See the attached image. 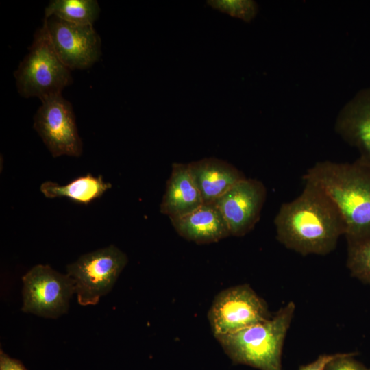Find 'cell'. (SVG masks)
Here are the masks:
<instances>
[{"instance_id":"cell-1","label":"cell","mask_w":370,"mask_h":370,"mask_svg":"<svg viewBox=\"0 0 370 370\" xmlns=\"http://www.w3.org/2000/svg\"><path fill=\"white\" fill-rule=\"evenodd\" d=\"M301 193L283 203L274 219L276 238L302 256L327 255L334 250L345 225L336 205L318 185L303 180Z\"/></svg>"},{"instance_id":"cell-2","label":"cell","mask_w":370,"mask_h":370,"mask_svg":"<svg viewBox=\"0 0 370 370\" xmlns=\"http://www.w3.org/2000/svg\"><path fill=\"white\" fill-rule=\"evenodd\" d=\"M303 180L318 185L339 210L347 244L370 238V164L361 157L352 162L324 160L307 169Z\"/></svg>"},{"instance_id":"cell-3","label":"cell","mask_w":370,"mask_h":370,"mask_svg":"<svg viewBox=\"0 0 370 370\" xmlns=\"http://www.w3.org/2000/svg\"><path fill=\"white\" fill-rule=\"evenodd\" d=\"M295 310L293 301L269 319L216 339L234 364L259 370H282V354Z\"/></svg>"},{"instance_id":"cell-4","label":"cell","mask_w":370,"mask_h":370,"mask_svg":"<svg viewBox=\"0 0 370 370\" xmlns=\"http://www.w3.org/2000/svg\"><path fill=\"white\" fill-rule=\"evenodd\" d=\"M70 71L56 54L43 23L14 75L22 97H36L42 101L62 94L63 89L72 83Z\"/></svg>"},{"instance_id":"cell-5","label":"cell","mask_w":370,"mask_h":370,"mask_svg":"<svg viewBox=\"0 0 370 370\" xmlns=\"http://www.w3.org/2000/svg\"><path fill=\"white\" fill-rule=\"evenodd\" d=\"M127 261L126 254L111 245L84 254L68 265L66 274L74 282L78 303L97 304L111 290Z\"/></svg>"},{"instance_id":"cell-6","label":"cell","mask_w":370,"mask_h":370,"mask_svg":"<svg viewBox=\"0 0 370 370\" xmlns=\"http://www.w3.org/2000/svg\"><path fill=\"white\" fill-rule=\"evenodd\" d=\"M271 318L264 299L248 284L221 291L214 297L208 313L213 335L230 334Z\"/></svg>"},{"instance_id":"cell-7","label":"cell","mask_w":370,"mask_h":370,"mask_svg":"<svg viewBox=\"0 0 370 370\" xmlns=\"http://www.w3.org/2000/svg\"><path fill=\"white\" fill-rule=\"evenodd\" d=\"M34 128L53 157H79L82 141L71 103L62 94L41 101L34 117Z\"/></svg>"},{"instance_id":"cell-8","label":"cell","mask_w":370,"mask_h":370,"mask_svg":"<svg viewBox=\"0 0 370 370\" xmlns=\"http://www.w3.org/2000/svg\"><path fill=\"white\" fill-rule=\"evenodd\" d=\"M23 282L22 310L45 317L56 318L66 312L75 293L73 280L49 265L34 266L23 277Z\"/></svg>"},{"instance_id":"cell-9","label":"cell","mask_w":370,"mask_h":370,"mask_svg":"<svg viewBox=\"0 0 370 370\" xmlns=\"http://www.w3.org/2000/svg\"><path fill=\"white\" fill-rule=\"evenodd\" d=\"M43 23L56 54L70 70L86 69L99 60L101 41L93 25H77L54 16Z\"/></svg>"},{"instance_id":"cell-10","label":"cell","mask_w":370,"mask_h":370,"mask_svg":"<svg viewBox=\"0 0 370 370\" xmlns=\"http://www.w3.org/2000/svg\"><path fill=\"white\" fill-rule=\"evenodd\" d=\"M267 197L263 183L245 178L234 185L214 204L223 215L230 236H243L258 222Z\"/></svg>"},{"instance_id":"cell-11","label":"cell","mask_w":370,"mask_h":370,"mask_svg":"<svg viewBox=\"0 0 370 370\" xmlns=\"http://www.w3.org/2000/svg\"><path fill=\"white\" fill-rule=\"evenodd\" d=\"M334 130L370 164V86L357 92L341 108Z\"/></svg>"},{"instance_id":"cell-12","label":"cell","mask_w":370,"mask_h":370,"mask_svg":"<svg viewBox=\"0 0 370 370\" xmlns=\"http://www.w3.org/2000/svg\"><path fill=\"white\" fill-rule=\"evenodd\" d=\"M204 204H214L234 185L246 178L230 163L216 158H205L188 163Z\"/></svg>"},{"instance_id":"cell-13","label":"cell","mask_w":370,"mask_h":370,"mask_svg":"<svg viewBox=\"0 0 370 370\" xmlns=\"http://www.w3.org/2000/svg\"><path fill=\"white\" fill-rule=\"evenodd\" d=\"M179 235L197 244L218 242L230 236L227 225L214 204H203L190 213L171 219Z\"/></svg>"},{"instance_id":"cell-14","label":"cell","mask_w":370,"mask_h":370,"mask_svg":"<svg viewBox=\"0 0 370 370\" xmlns=\"http://www.w3.org/2000/svg\"><path fill=\"white\" fill-rule=\"evenodd\" d=\"M203 204L188 163H173L160 204V212L171 220L190 213Z\"/></svg>"},{"instance_id":"cell-15","label":"cell","mask_w":370,"mask_h":370,"mask_svg":"<svg viewBox=\"0 0 370 370\" xmlns=\"http://www.w3.org/2000/svg\"><path fill=\"white\" fill-rule=\"evenodd\" d=\"M111 187V184L106 182L102 175L95 177L88 173L62 186L46 181L41 184L40 189L47 198L67 197L75 202L88 204L101 197Z\"/></svg>"},{"instance_id":"cell-16","label":"cell","mask_w":370,"mask_h":370,"mask_svg":"<svg viewBox=\"0 0 370 370\" xmlns=\"http://www.w3.org/2000/svg\"><path fill=\"white\" fill-rule=\"evenodd\" d=\"M99 13L96 0H53L45 8V18L54 16L77 25H93Z\"/></svg>"},{"instance_id":"cell-17","label":"cell","mask_w":370,"mask_h":370,"mask_svg":"<svg viewBox=\"0 0 370 370\" xmlns=\"http://www.w3.org/2000/svg\"><path fill=\"white\" fill-rule=\"evenodd\" d=\"M347 245V267L351 275L370 284V238Z\"/></svg>"},{"instance_id":"cell-18","label":"cell","mask_w":370,"mask_h":370,"mask_svg":"<svg viewBox=\"0 0 370 370\" xmlns=\"http://www.w3.org/2000/svg\"><path fill=\"white\" fill-rule=\"evenodd\" d=\"M207 4L232 16L250 22L258 12L257 3L251 0L208 1Z\"/></svg>"},{"instance_id":"cell-19","label":"cell","mask_w":370,"mask_h":370,"mask_svg":"<svg viewBox=\"0 0 370 370\" xmlns=\"http://www.w3.org/2000/svg\"><path fill=\"white\" fill-rule=\"evenodd\" d=\"M356 354V353H345L343 356L330 362L325 370H367L361 362L353 358Z\"/></svg>"},{"instance_id":"cell-20","label":"cell","mask_w":370,"mask_h":370,"mask_svg":"<svg viewBox=\"0 0 370 370\" xmlns=\"http://www.w3.org/2000/svg\"><path fill=\"white\" fill-rule=\"evenodd\" d=\"M344 354L345 353L321 354L314 361L301 366L299 370H325V367L330 362Z\"/></svg>"},{"instance_id":"cell-21","label":"cell","mask_w":370,"mask_h":370,"mask_svg":"<svg viewBox=\"0 0 370 370\" xmlns=\"http://www.w3.org/2000/svg\"><path fill=\"white\" fill-rule=\"evenodd\" d=\"M0 370H27L18 360L8 356L4 352H0Z\"/></svg>"},{"instance_id":"cell-22","label":"cell","mask_w":370,"mask_h":370,"mask_svg":"<svg viewBox=\"0 0 370 370\" xmlns=\"http://www.w3.org/2000/svg\"><path fill=\"white\" fill-rule=\"evenodd\" d=\"M367 370H370V368H369V369H367Z\"/></svg>"}]
</instances>
